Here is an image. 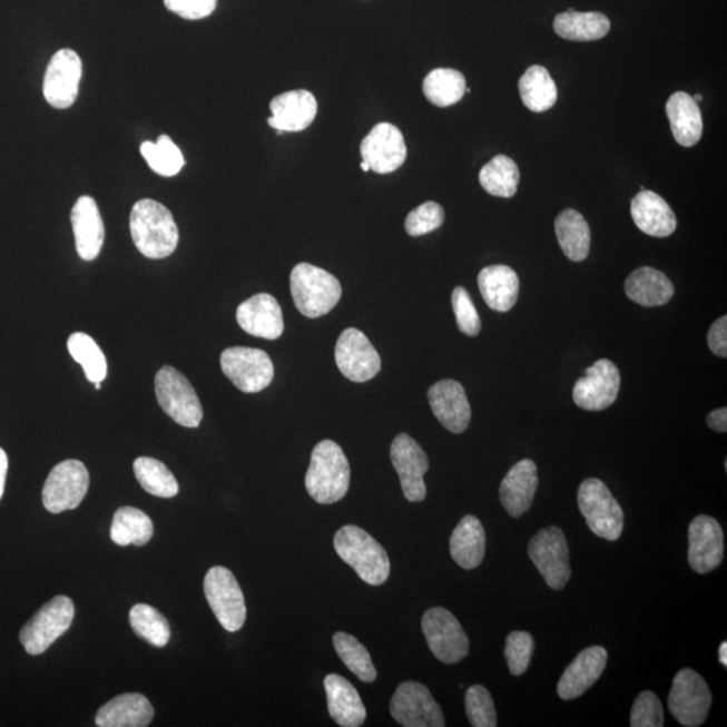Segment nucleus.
<instances>
[{
	"label": "nucleus",
	"mask_w": 727,
	"mask_h": 727,
	"mask_svg": "<svg viewBox=\"0 0 727 727\" xmlns=\"http://www.w3.org/2000/svg\"><path fill=\"white\" fill-rule=\"evenodd\" d=\"M130 230L135 247L149 259H165L177 249L179 232L165 205L154 199H140L134 205Z\"/></svg>",
	"instance_id": "1"
},
{
	"label": "nucleus",
	"mask_w": 727,
	"mask_h": 727,
	"mask_svg": "<svg viewBox=\"0 0 727 727\" xmlns=\"http://www.w3.org/2000/svg\"><path fill=\"white\" fill-rule=\"evenodd\" d=\"M305 485L318 504L330 505L345 498L351 485V466L338 443L325 440L314 448Z\"/></svg>",
	"instance_id": "2"
},
{
	"label": "nucleus",
	"mask_w": 727,
	"mask_h": 727,
	"mask_svg": "<svg viewBox=\"0 0 727 727\" xmlns=\"http://www.w3.org/2000/svg\"><path fill=\"white\" fill-rule=\"evenodd\" d=\"M334 550L365 583L381 587L387 581L391 563L384 547L357 525H345L334 536Z\"/></svg>",
	"instance_id": "3"
},
{
	"label": "nucleus",
	"mask_w": 727,
	"mask_h": 727,
	"mask_svg": "<svg viewBox=\"0 0 727 727\" xmlns=\"http://www.w3.org/2000/svg\"><path fill=\"white\" fill-rule=\"evenodd\" d=\"M295 307L307 318H320L338 304L343 288L326 269L299 263L289 276Z\"/></svg>",
	"instance_id": "4"
},
{
	"label": "nucleus",
	"mask_w": 727,
	"mask_h": 727,
	"mask_svg": "<svg viewBox=\"0 0 727 727\" xmlns=\"http://www.w3.org/2000/svg\"><path fill=\"white\" fill-rule=\"evenodd\" d=\"M578 507L591 532L616 542L623 530V512L609 488L601 480H584L578 489Z\"/></svg>",
	"instance_id": "5"
},
{
	"label": "nucleus",
	"mask_w": 727,
	"mask_h": 727,
	"mask_svg": "<svg viewBox=\"0 0 727 727\" xmlns=\"http://www.w3.org/2000/svg\"><path fill=\"white\" fill-rule=\"evenodd\" d=\"M156 394L160 407L171 420L184 428L196 429L203 421L202 402L193 385L181 372L163 366L156 376Z\"/></svg>",
	"instance_id": "6"
},
{
	"label": "nucleus",
	"mask_w": 727,
	"mask_h": 727,
	"mask_svg": "<svg viewBox=\"0 0 727 727\" xmlns=\"http://www.w3.org/2000/svg\"><path fill=\"white\" fill-rule=\"evenodd\" d=\"M75 619V605L67 596H57L45 603L19 633L24 651L42 655L67 632Z\"/></svg>",
	"instance_id": "7"
},
{
	"label": "nucleus",
	"mask_w": 727,
	"mask_h": 727,
	"mask_svg": "<svg viewBox=\"0 0 727 727\" xmlns=\"http://www.w3.org/2000/svg\"><path fill=\"white\" fill-rule=\"evenodd\" d=\"M204 593L212 612L228 632H237L247 619L246 601L239 582L232 571L216 566L204 579Z\"/></svg>",
	"instance_id": "8"
},
{
	"label": "nucleus",
	"mask_w": 727,
	"mask_h": 727,
	"mask_svg": "<svg viewBox=\"0 0 727 727\" xmlns=\"http://www.w3.org/2000/svg\"><path fill=\"white\" fill-rule=\"evenodd\" d=\"M713 705L709 685L691 668H685L674 678L668 709L680 725L698 727L706 723Z\"/></svg>",
	"instance_id": "9"
},
{
	"label": "nucleus",
	"mask_w": 727,
	"mask_h": 727,
	"mask_svg": "<svg viewBox=\"0 0 727 727\" xmlns=\"http://www.w3.org/2000/svg\"><path fill=\"white\" fill-rule=\"evenodd\" d=\"M224 375L246 394L266 390L274 379V364L265 351L234 346L222 353Z\"/></svg>",
	"instance_id": "10"
},
{
	"label": "nucleus",
	"mask_w": 727,
	"mask_h": 727,
	"mask_svg": "<svg viewBox=\"0 0 727 727\" xmlns=\"http://www.w3.org/2000/svg\"><path fill=\"white\" fill-rule=\"evenodd\" d=\"M422 630L436 659L455 665L466 658L469 639L459 620L448 609L435 607L423 615Z\"/></svg>",
	"instance_id": "11"
},
{
	"label": "nucleus",
	"mask_w": 727,
	"mask_h": 727,
	"mask_svg": "<svg viewBox=\"0 0 727 727\" xmlns=\"http://www.w3.org/2000/svg\"><path fill=\"white\" fill-rule=\"evenodd\" d=\"M529 556L551 589L562 590L571 577L570 551L564 533L547 527L531 539Z\"/></svg>",
	"instance_id": "12"
},
{
	"label": "nucleus",
	"mask_w": 727,
	"mask_h": 727,
	"mask_svg": "<svg viewBox=\"0 0 727 727\" xmlns=\"http://www.w3.org/2000/svg\"><path fill=\"white\" fill-rule=\"evenodd\" d=\"M89 473L81 461L58 463L48 475L42 489L43 507L50 513L76 510L87 497Z\"/></svg>",
	"instance_id": "13"
},
{
	"label": "nucleus",
	"mask_w": 727,
	"mask_h": 727,
	"mask_svg": "<svg viewBox=\"0 0 727 727\" xmlns=\"http://www.w3.org/2000/svg\"><path fill=\"white\" fill-rule=\"evenodd\" d=\"M392 718L404 727H443L445 716L429 688L420 681H404L392 695Z\"/></svg>",
	"instance_id": "14"
},
{
	"label": "nucleus",
	"mask_w": 727,
	"mask_h": 727,
	"mask_svg": "<svg viewBox=\"0 0 727 727\" xmlns=\"http://www.w3.org/2000/svg\"><path fill=\"white\" fill-rule=\"evenodd\" d=\"M621 387V373L610 360H598L584 371L572 390L578 407L587 411H602L617 401Z\"/></svg>",
	"instance_id": "15"
},
{
	"label": "nucleus",
	"mask_w": 727,
	"mask_h": 727,
	"mask_svg": "<svg viewBox=\"0 0 727 727\" xmlns=\"http://www.w3.org/2000/svg\"><path fill=\"white\" fill-rule=\"evenodd\" d=\"M391 461L401 479L404 498L411 503H421L426 499L428 488L423 478L430 463L420 443L409 434H399L391 445Z\"/></svg>",
	"instance_id": "16"
},
{
	"label": "nucleus",
	"mask_w": 727,
	"mask_h": 727,
	"mask_svg": "<svg viewBox=\"0 0 727 727\" xmlns=\"http://www.w3.org/2000/svg\"><path fill=\"white\" fill-rule=\"evenodd\" d=\"M82 62L72 49H61L51 57L43 79V96L51 107L67 109L79 96Z\"/></svg>",
	"instance_id": "17"
},
{
	"label": "nucleus",
	"mask_w": 727,
	"mask_h": 727,
	"mask_svg": "<svg viewBox=\"0 0 727 727\" xmlns=\"http://www.w3.org/2000/svg\"><path fill=\"white\" fill-rule=\"evenodd\" d=\"M334 356L341 373L355 383L369 382L382 370V358L369 337L353 327L341 333Z\"/></svg>",
	"instance_id": "18"
},
{
	"label": "nucleus",
	"mask_w": 727,
	"mask_h": 727,
	"mask_svg": "<svg viewBox=\"0 0 727 727\" xmlns=\"http://www.w3.org/2000/svg\"><path fill=\"white\" fill-rule=\"evenodd\" d=\"M724 531L714 518L699 514L688 527V563L698 574H709L724 561Z\"/></svg>",
	"instance_id": "19"
},
{
	"label": "nucleus",
	"mask_w": 727,
	"mask_h": 727,
	"mask_svg": "<svg viewBox=\"0 0 727 727\" xmlns=\"http://www.w3.org/2000/svg\"><path fill=\"white\" fill-rule=\"evenodd\" d=\"M360 153L372 171L390 174L405 163L407 146L402 131L396 126L379 124L363 139Z\"/></svg>",
	"instance_id": "20"
},
{
	"label": "nucleus",
	"mask_w": 727,
	"mask_h": 727,
	"mask_svg": "<svg viewBox=\"0 0 727 727\" xmlns=\"http://www.w3.org/2000/svg\"><path fill=\"white\" fill-rule=\"evenodd\" d=\"M431 410L450 433L461 434L469 428L472 420V409L465 390L459 382L441 381L429 390Z\"/></svg>",
	"instance_id": "21"
},
{
	"label": "nucleus",
	"mask_w": 727,
	"mask_h": 727,
	"mask_svg": "<svg viewBox=\"0 0 727 727\" xmlns=\"http://www.w3.org/2000/svg\"><path fill=\"white\" fill-rule=\"evenodd\" d=\"M237 324L250 336L278 340L285 331V321L278 301L273 295H254L237 307Z\"/></svg>",
	"instance_id": "22"
},
{
	"label": "nucleus",
	"mask_w": 727,
	"mask_h": 727,
	"mask_svg": "<svg viewBox=\"0 0 727 727\" xmlns=\"http://www.w3.org/2000/svg\"><path fill=\"white\" fill-rule=\"evenodd\" d=\"M269 109L273 114L268 119L269 127L278 132H299L311 127L317 116L318 105L312 92L297 89L276 96Z\"/></svg>",
	"instance_id": "23"
},
{
	"label": "nucleus",
	"mask_w": 727,
	"mask_h": 727,
	"mask_svg": "<svg viewBox=\"0 0 727 727\" xmlns=\"http://www.w3.org/2000/svg\"><path fill=\"white\" fill-rule=\"evenodd\" d=\"M608 662L607 649L600 646L583 649L566 668L558 684V695L563 700L581 697L601 678Z\"/></svg>",
	"instance_id": "24"
},
{
	"label": "nucleus",
	"mask_w": 727,
	"mask_h": 727,
	"mask_svg": "<svg viewBox=\"0 0 727 727\" xmlns=\"http://www.w3.org/2000/svg\"><path fill=\"white\" fill-rule=\"evenodd\" d=\"M539 487L537 463L521 460L510 469L500 485V500L511 518H520L530 510Z\"/></svg>",
	"instance_id": "25"
},
{
	"label": "nucleus",
	"mask_w": 727,
	"mask_h": 727,
	"mask_svg": "<svg viewBox=\"0 0 727 727\" xmlns=\"http://www.w3.org/2000/svg\"><path fill=\"white\" fill-rule=\"evenodd\" d=\"M70 218H72L77 254L82 261H95L100 254L106 237L98 204L92 197H80L75 204Z\"/></svg>",
	"instance_id": "26"
},
{
	"label": "nucleus",
	"mask_w": 727,
	"mask_h": 727,
	"mask_svg": "<svg viewBox=\"0 0 727 727\" xmlns=\"http://www.w3.org/2000/svg\"><path fill=\"white\" fill-rule=\"evenodd\" d=\"M636 227L654 237L671 236L678 220L670 205L658 193L642 189L630 204Z\"/></svg>",
	"instance_id": "27"
},
{
	"label": "nucleus",
	"mask_w": 727,
	"mask_h": 727,
	"mask_svg": "<svg viewBox=\"0 0 727 727\" xmlns=\"http://www.w3.org/2000/svg\"><path fill=\"white\" fill-rule=\"evenodd\" d=\"M324 686L327 698V709L334 723L343 727L364 725L366 710L362 697L350 680L337 674L326 675Z\"/></svg>",
	"instance_id": "28"
},
{
	"label": "nucleus",
	"mask_w": 727,
	"mask_h": 727,
	"mask_svg": "<svg viewBox=\"0 0 727 727\" xmlns=\"http://www.w3.org/2000/svg\"><path fill=\"white\" fill-rule=\"evenodd\" d=\"M154 709L145 695L130 692L119 695L96 714L99 727H146L151 724Z\"/></svg>",
	"instance_id": "29"
},
{
	"label": "nucleus",
	"mask_w": 727,
	"mask_h": 727,
	"mask_svg": "<svg viewBox=\"0 0 727 727\" xmlns=\"http://www.w3.org/2000/svg\"><path fill=\"white\" fill-rule=\"evenodd\" d=\"M478 282L482 298L492 311L507 313L517 305L520 281L511 267L504 265L485 267L479 274Z\"/></svg>",
	"instance_id": "30"
},
{
	"label": "nucleus",
	"mask_w": 727,
	"mask_h": 727,
	"mask_svg": "<svg viewBox=\"0 0 727 727\" xmlns=\"http://www.w3.org/2000/svg\"><path fill=\"white\" fill-rule=\"evenodd\" d=\"M666 111L675 140L680 146L692 147L704 134V119L698 102L686 92H675L667 101Z\"/></svg>",
	"instance_id": "31"
},
{
	"label": "nucleus",
	"mask_w": 727,
	"mask_h": 727,
	"mask_svg": "<svg viewBox=\"0 0 727 727\" xmlns=\"http://www.w3.org/2000/svg\"><path fill=\"white\" fill-rule=\"evenodd\" d=\"M487 536L478 518L468 514L463 518L450 538V556L465 570L479 568L485 557Z\"/></svg>",
	"instance_id": "32"
},
{
	"label": "nucleus",
	"mask_w": 727,
	"mask_h": 727,
	"mask_svg": "<svg viewBox=\"0 0 727 727\" xmlns=\"http://www.w3.org/2000/svg\"><path fill=\"white\" fill-rule=\"evenodd\" d=\"M626 294L637 305L655 307L667 305L674 297L675 288L665 273L652 267H640L628 276Z\"/></svg>",
	"instance_id": "33"
},
{
	"label": "nucleus",
	"mask_w": 727,
	"mask_h": 727,
	"mask_svg": "<svg viewBox=\"0 0 727 727\" xmlns=\"http://www.w3.org/2000/svg\"><path fill=\"white\" fill-rule=\"evenodd\" d=\"M554 30L564 40L577 42L598 41L608 36L610 21L601 12H578L570 9L556 17Z\"/></svg>",
	"instance_id": "34"
},
{
	"label": "nucleus",
	"mask_w": 727,
	"mask_h": 727,
	"mask_svg": "<svg viewBox=\"0 0 727 727\" xmlns=\"http://www.w3.org/2000/svg\"><path fill=\"white\" fill-rule=\"evenodd\" d=\"M556 232L566 256L571 262H583L590 253V227L584 217L574 209H566L557 217Z\"/></svg>",
	"instance_id": "35"
},
{
	"label": "nucleus",
	"mask_w": 727,
	"mask_h": 727,
	"mask_svg": "<svg viewBox=\"0 0 727 727\" xmlns=\"http://www.w3.org/2000/svg\"><path fill=\"white\" fill-rule=\"evenodd\" d=\"M520 98L532 112L549 111L556 106L558 88L544 67L533 66L519 80Z\"/></svg>",
	"instance_id": "36"
},
{
	"label": "nucleus",
	"mask_w": 727,
	"mask_h": 727,
	"mask_svg": "<svg viewBox=\"0 0 727 727\" xmlns=\"http://www.w3.org/2000/svg\"><path fill=\"white\" fill-rule=\"evenodd\" d=\"M153 536V521L144 511L134 507H121L115 512L111 525L114 543L121 547H141L149 543Z\"/></svg>",
	"instance_id": "37"
},
{
	"label": "nucleus",
	"mask_w": 727,
	"mask_h": 727,
	"mask_svg": "<svg viewBox=\"0 0 727 727\" xmlns=\"http://www.w3.org/2000/svg\"><path fill=\"white\" fill-rule=\"evenodd\" d=\"M423 94L436 107L454 106L466 94L465 77L450 68L431 70L423 81Z\"/></svg>",
	"instance_id": "38"
},
{
	"label": "nucleus",
	"mask_w": 727,
	"mask_h": 727,
	"mask_svg": "<svg viewBox=\"0 0 727 727\" xmlns=\"http://www.w3.org/2000/svg\"><path fill=\"white\" fill-rule=\"evenodd\" d=\"M480 184L489 195L511 198L517 195L520 171L514 160L507 156H497L482 167Z\"/></svg>",
	"instance_id": "39"
},
{
	"label": "nucleus",
	"mask_w": 727,
	"mask_h": 727,
	"mask_svg": "<svg viewBox=\"0 0 727 727\" xmlns=\"http://www.w3.org/2000/svg\"><path fill=\"white\" fill-rule=\"evenodd\" d=\"M134 473L141 488L153 497L171 499L179 492V485L174 474L165 463L156 459L139 456L134 461Z\"/></svg>",
	"instance_id": "40"
},
{
	"label": "nucleus",
	"mask_w": 727,
	"mask_h": 727,
	"mask_svg": "<svg viewBox=\"0 0 727 727\" xmlns=\"http://www.w3.org/2000/svg\"><path fill=\"white\" fill-rule=\"evenodd\" d=\"M68 351L77 363L82 366L91 383H102L107 377V360L100 346L86 333L77 332L68 340Z\"/></svg>",
	"instance_id": "41"
},
{
	"label": "nucleus",
	"mask_w": 727,
	"mask_h": 727,
	"mask_svg": "<svg viewBox=\"0 0 727 727\" xmlns=\"http://www.w3.org/2000/svg\"><path fill=\"white\" fill-rule=\"evenodd\" d=\"M333 646L340 659L365 684H372L377 678L375 666H373L369 649L360 642L355 636L345 632H337L333 636Z\"/></svg>",
	"instance_id": "42"
},
{
	"label": "nucleus",
	"mask_w": 727,
	"mask_h": 727,
	"mask_svg": "<svg viewBox=\"0 0 727 727\" xmlns=\"http://www.w3.org/2000/svg\"><path fill=\"white\" fill-rule=\"evenodd\" d=\"M140 153L150 169L163 177L177 176L185 165L181 150L167 135H160L157 144L144 141Z\"/></svg>",
	"instance_id": "43"
},
{
	"label": "nucleus",
	"mask_w": 727,
	"mask_h": 727,
	"mask_svg": "<svg viewBox=\"0 0 727 727\" xmlns=\"http://www.w3.org/2000/svg\"><path fill=\"white\" fill-rule=\"evenodd\" d=\"M130 623L134 632L154 647L163 648L170 641L169 621L150 605H135L130 612Z\"/></svg>",
	"instance_id": "44"
},
{
	"label": "nucleus",
	"mask_w": 727,
	"mask_h": 727,
	"mask_svg": "<svg viewBox=\"0 0 727 727\" xmlns=\"http://www.w3.org/2000/svg\"><path fill=\"white\" fill-rule=\"evenodd\" d=\"M469 723L474 727H497L498 714L491 692L484 686H472L465 695Z\"/></svg>",
	"instance_id": "45"
},
{
	"label": "nucleus",
	"mask_w": 727,
	"mask_h": 727,
	"mask_svg": "<svg viewBox=\"0 0 727 727\" xmlns=\"http://www.w3.org/2000/svg\"><path fill=\"white\" fill-rule=\"evenodd\" d=\"M533 649L536 641L529 632L517 630L507 637L504 654L508 668L514 677H520L529 670Z\"/></svg>",
	"instance_id": "46"
},
{
	"label": "nucleus",
	"mask_w": 727,
	"mask_h": 727,
	"mask_svg": "<svg viewBox=\"0 0 727 727\" xmlns=\"http://www.w3.org/2000/svg\"><path fill=\"white\" fill-rule=\"evenodd\" d=\"M445 222V210L439 203L428 202L415 208L405 218L404 228L413 237L430 234L442 227Z\"/></svg>",
	"instance_id": "47"
},
{
	"label": "nucleus",
	"mask_w": 727,
	"mask_h": 727,
	"mask_svg": "<svg viewBox=\"0 0 727 727\" xmlns=\"http://www.w3.org/2000/svg\"><path fill=\"white\" fill-rule=\"evenodd\" d=\"M632 727H661L665 726V711L656 694L642 691L636 698L632 713H630Z\"/></svg>",
	"instance_id": "48"
},
{
	"label": "nucleus",
	"mask_w": 727,
	"mask_h": 727,
	"mask_svg": "<svg viewBox=\"0 0 727 727\" xmlns=\"http://www.w3.org/2000/svg\"><path fill=\"white\" fill-rule=\"evenodd\" d=\"M452 305L459 330L469 337L478 336L481 332V318L478 311H475L471 295L465 288H454Z\"/></svg>",
	"instance_id": "49"
},
{
	"label": "nucleus",
	"mask_w": 727,
	"mask_h": 727,
	"mask_svg": "<svg viewBox=\"0 0 727 727\" xmlns=\"http://www.w3.org/2000/svg\"><path fill=\"white\" fill-rule=\"evenodd\" d=\"M166 9L178 17L197 21L214 14L217 0H164Z\"/></svg>",
	"instance_id": "50"
},
{
	"label": "nucleus",
	"mask_w": 727,
	"mask_h": 727,
	"mask_svg": "<svg viewBox=\"0 0 727 727\" xmlns=\"http://www.w3.org/2000/svg\"><path fill=\"white\" fill-rule=\"evenodd\" d=\"M707 344L710 351L718 357H727V317H720L710 327L707 334Z\"/></svg>",
	"instance_id": "51"
},
{
	"label": "nucleus",
	"mask_w": 727,
	"mask_h": 727,
	"mask_svg": "<svg viewBox=\"0 0 727 727\" xmlns=\"http://www.w3.org/2000/svg\"><path fill=\"white\" fill-rule=\"evenodd\" d=\"M707 424L717 433H726L727 431V409H717L711 411L707 416Z\"/></svg>",
	"instance_id": "52"
},
{
	"label": "nucleus",
	"mask_w": 727,
	"mask_h": 727,
	"mask_svg": "<svg viewBox=\"0 0 727 727\" xmlns=\"http://www.w3.org/2000/svg\"><path fill=\"white\" fill-rule=\"evenodd\" d=\"M9 459L4 450L0 448V499L3 497L6 478H8Z\"/></svg>",
	"instance_id": "53"
},
{
	"label": "nucleus",
	"mask_w": 727,
	"mask_h": 727,
	"mask_svg": "<svg viewBox=\"0 0 727 727\" xmlns=\"http://www.w3.org/2000/svg\"><path fill=\"white\" fill-rule=\"evenodd\" d=\"M719 662L720 665L727 666V642L724 641L719 647Z\"/></svg>",
	"instance_id": "54"
},
{
	"label": "nucleus",
	"mask_w": 727,
	"mask_h": 727,
	"mask_svg": "<svg viewBox=\"0 0 727 727\" xmlns=\"http://www.w3.org/2000/svg\"><path fill=\"white\" fill-rule=\"evenodd\" d=\"M360 167H362V170H363V171H370V170H371V169H370V165H369V164H365L364 160H363L362 165H360Z\"/></svg>",
	"instance_id": "55"
},
{
	"label": "nucleus",
	"mask_w": 727,
	"mask_h": 727,
	"mask_svg": "<svg viewBox=\"0 0 727 727\" xmlns=\"http://www.w3.org/2000/svg\"><path fill=\"white\" fill-rule=\"evenodd\" d=\"M692 99H694L695 101L699 102V101H703V100H704V96H703V95H695V96H692Z\"/></svg>",
	"instance_id": "56"
},
{
	"label": "nucleus",
	"mask_w": 727,
	"mask_h": 727,
	"mask_svg": "<svg viewBox=\"0 0 727 727\" xmlns=\"http://www.w3.org/2000/svg\"><path fill=\"white\" fill-rule=\"evenodd\" d=\"M95 389L100 390L101 389V383H95Z\"/></svg>",
	"instance_id": "57"
}]
</instances>
